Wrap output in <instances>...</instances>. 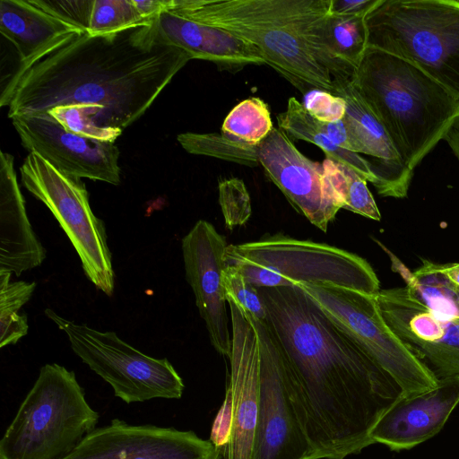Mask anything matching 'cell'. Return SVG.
Instances as JSON below:
<instances>
[{"instance_id":"obj_31","label":"cell","mask_w":459,"mask_h":459,"mask_svg":"<svg viewBox=\"0 0 459 459\" xmlns=\"http://www.w3.org/2000/svg\"><path fill=\"white\" fill-rule=\"evenodd\" d=\"M49 114L65 130L83 137L115 143L122 130L98 125L100 108L92 104H68L55 107Z\"/></svg>"},{"instance_id":"obj_24","label":"cell","mask_w":459,"mask_h":459,"mask_svg":"<svg viewBox=\"0 0 459 459\" xmlns=\"http://www.w3.org/2000/svg\"><path fill=\"white\" fill-rule=\"evenodd\" d=\"M382 247L391 259L392 269L420 302L437 313L459 317V286L447 278L439 264L423 260L421 266L411 272L395 255Z\"/></svg>"},{"instance_id":"obj_12","label":"cell","mask_w":459,"mask_h":459,"mask_svg":"<svg viewBox=\"0 0 459 459\" xmlns=\"http://www.w3.org/2000/svg\"><path fill=\"white\" fill-rule=\"evenodd\" d=\"M374 298L388 328L437 381L459 377V317L429 308L406 286Z\"/></svg>"},{"instance_id":"obj_7","label":"cell","mask_w":459,"mask_h":459,"mask_svg":"<svg viewBox=\"0 0 459 459\" xmlns=\"http://www.w3.org/2000/svg\"><path fill=\"white\" fill-rule=\"evenodd\" d=\"M224 259L256 288L310 283L368 295L380 290L377 276L364 258L324 243L275 236L228 245Z\"/></svg>"},{"instance_id":"obj_9","label":"cell","mask_w":459,"mask_h":459,"mask_svg":"<svg viewBox=\"0 0 459 459\" xmlns=\"http://www.w3.org/2000/svg\"><path fill=\"white\" fill-rule=\"evenodd\" d=\"M20 171L24 186L46 204L69 238L86 277L111 296L115 273L106 229L91 209L84 184L35 152L27 155Z\"/></svg>"},{"instance_id":"obj_10","label":"cell","mask_w":459,"mask_h":459,"mask_svg":"<svg viewBox=\"0 0 459 459\" xmlns=\"http://www.w3.org/2000/svg\"><path fill=\"white\" fill-rule=\"evenodd\" d=\"M297 285L398 383L404 395L420 394L437 385L438 381L388 328L374 295L333 284Z\"/></svg>"},{"instance_id":"obj_11","label":"cell","mask_w":459,"mask_h":459,"mask_svg":"<svg viewBox=\"0 0 459 459\" xmlns=\"http://www.w3.org/2000/svg\"><path fill=\"white\" fill-rule=\"evenodd\" d=\"M251 319L260 347V395L251 459H313L290 399L281 350L265 320Z\"/></svg>"},{"instance_id":"obj_26","label":"cell","mask_w":459,"mask_h":459,"mask_svg":"<svg viewBox=\"0 0 459 459\" xmlns=\"http://www.w3.org/2000/svg\"><path fill=\"white\" fill-rule=\"evenodd\" d=\"M362 15L329 13L325 40L331 53L357 69L368 48V30Z\"/></svg>"},{"instance_id":"obj_6","label":"cell","mask_w":459,"mask_h":459,"mask_svg":"<svg viewBox=\"0 0 459 459\" xmlns=\"http://www.w3.org/2000/svg\"><path fill=\"white\" fill-rule=\"evenodd\" d=\"M365 22L368 48L414 65L459 97V1L381 0Z\"/></svg>"},{"instance_id":"obj_32","label":"cell","mask_w":459,"mask_h":459,"mask_svg":"<svg viewBox=\"0 0 459 459\" xmlns=\"http://www.w3.org/2000/svg\"><path fill=\"white\" fill-rule=\"evenodd\" d=\"M219 203L227 228L245 224L252 209L248 191L243 180L229 178L219 183Z\"/></svg>"},{"instance_id":"obj_4","label":"cell","mask_w":459,"mask_h":459,"mask_svg":"<svg viewBox=\"0 0 459 459\" xmlns=\"http://www.w3.org/2000/svg\"><path fill=\"white\" fill-rule=\"evenodd\" d=\"M352 82L413 170L459 118V97L414 65L368 48Z\"/></svg>"},{"instance_id":"obj_13","label":"cell","mask_w":459,"mask_h":459,"mask_svg":"<svg viewBox=\"0 0 459 459\" xmlns=\"http://www.w3.org/2000/svg\"><path fill=\"white\" fill-rule=\"evenodd\" d=\"M231 324L230 377V434L223 459H251L260 395V347L251 317L226 293Z\"/></svg>"},{"instance_id":"obj_35","label":"cell","mask_w":459,"mask_h":459,"mask_svg":"<svg viewBox=\"0 0 459 459\" xmlns=\"http://www.w3.org/2000/svg\"><path fill=\"white\" fill-rule=\"evenodd\" d=\"M302 105L321 123L338 122L346 113V103L342 97L320 89H312L305 93Z\"/></svg>"},{"instance_id":"obj_8","label":"cell","mask_w":459,"mask_h":459,"mask_svg":"<svg viewBox=\"0 0 459 459\" xmlns=\"http://www.w3.org/2000/svg\"><path fill=\"white\" fill-rule=\"evenodd\" d=\"M45 314L67 335L74 352L126 403L181 398L183 380L167 359L141 352L114 332H100L76 324L49 308Z\"/></svg>"},{"instance_id":"obj_33","label":"cell","mask_w":459,"mask_h":459,"mask_svg":"<svg viewBox=\"0 0 459 459\" xmlns=\"http://www.w3.org/2000/svg\"><path fill=\"white\" fill-rule=\"evenodd\" d=\"M226 293L230 294L253 319H266V309L258 289L248 282L242 273L232 265H226L222 272Z\"/></svg>"},{"instance_id":"obj_3","label":"cell","mask_w":459,"mask_h":459,"mask_svg":"<svg viewBox=\"0 0 459 459\" xmlns=\"http://www.w3.org/2000/svg\"><path fill=\"white\" fill-rule=\"evenodd\" d=\"M331 0H173L169 10L219 28L255 48L265 65L305 94L333 92L356 68L327 48L325 23Z\"/></svg>"},{"instance_id":"obj_17","label":"cell","mask_w":459,"mask_h":459,"mask_svg":"<svg viewBox=\"0 0 459 459\" xmlns=\"http://www.w3.org/2000/svg\"><path fill=\"white\" fill-rule=\"evenodd\" d=\"M228 245L213 225L200 220L182 239L186 278L195 298L215 351L228 358L231 352L230 313L222 272Z\"/></svg>"},{"instance_id":"obj_20","label":"cell","mask_w":459,"mask_h":459,"mask_svg":"<svg viewBox=\"0 0 459 459\" xmlns=\"http://www.w3.org/2000/svg\"><path fill=\"white\" fill-rule=\"evenodd\" d=\"M333 94L345 100L344 118L365 147L367 155L376 159L372 164L377 178L374 186L378 195L406 197L413 170L402 160L385 128L366 104L352 80L333 81Z\"/></svg>"},{"instance_id":"obj_2","label":"cell","mask_w":459,"mask_h":459,"mask_svg":"<svg viewBox=\"0 0 459 459\" xmlns=\"http://www.w3.org/2000/svg\"><path fill=\"white\" fill-rule=\"evenodd\" d=\"M153 22L71 39L9 79L1 89V107H8L12 119L60 105L92 104L100 108V126L123 131L191 60L182 49L162 43Z\"/></svg>"},{"instance_id":"obj_19","label":"cell","mask_w":459,"mask_h":459,"mask_svg":"<svg viewBox=\"0 0 459 459\" xmlns=\"http://www.w3.org/2000/svg\"><path fill=\"white\" fill-rule=\"evenodd\" d=\"M158 39L178 48L191 59L214 63L221 71L237 73L249 65H265L253 46L219 28L206 25L171 10L160 13L154 20Z\"/></svg>"},{"instance_id":"obj_14","label":"cell","mask_w":459,"mask_h":459,"mask_svg":"<svg viewBox=\"0 0 459 459\" xmlns=\"http://www.w3.org/2000/svg\"><path fill=\"white\" fill-rule=\"evenodd\" d=\"M64 459H223L222 449L193 431L130 425L114 419L96 428Z\"/></svg>"},{"instance_id":"obj_37","label":"cell","mask_w":459,"mask_h":459,"mask_svg":"<svg viewBox=\"0 0 459 459\" xmlns=\"http://www.w3.org/2000/svg\"><path fill=\"white\" fill-rule=\"evenodd\" d=\"M381 0H331L330 13L342 15L366 16Z\"/></svg>"},{"instance_id":"obj_5","label":"cell","mask_w":459,"mask_h":459,"mask_svg":"<svg viewBox=\"0 0 459 459\" xmlns=\"http://www.w3.org/2000/svg\"><path fill=\"white\" fill-rule=\"evenodd\" d=\"M99 418L74 372L46 364L0 441V458L64 459Z\"/></svg>"},{"instance_id":"obj_28","label":"cell","mask_w":459,"mask_h":459,"mask_svg":"<svg viewBox=\"0 0 459 459\" xmlns=\"http://www.w3.org/2000/svg\"><path fill=\"white\" fill-rule=\"evenodd\" d=\"M273 128L268 105L258 97H251L230 111L221 133L247 144L259 145Z\"/></svg>"},{"instance_id":"obj_36","label":"cell","mask_w":459,"mask_h":459,"mask_svg":"<svg viewBox=\"0 0 459 459\" xmlns=\"http://www.w3.org/2000/svg\"><path fill=\"white\" fill-rule=\"evenodd\" d=\"M319 122V121H318ZM323 132L340 148L354 153L367 154L365 147L358 140L347 120L343 117L335 123H321Z\"/></svg>"},{"instance_id":"obj_23","label":"cell","mask_w":459,"mask_h":459,"mask_svg":"<svg viewBox=\"0 0 459 459\" xmlns=\"http://www.w3.org/2000/svg\"><path fill=\"white\" fill-rule=\"evenodd\" d=\"M277 124L281 131L290 138L303 140L318 146L325 158L342 162L356 170L367 182L377 184L371 161L358 153L338 147L321 129L315 119L295 97H290L286 110L277 116Z\"/></svg>"},{"instance_id":"obj_16","label":"cell","mask_w":459,"mask_h":459,"mask_svg":"<svg viewBox=\"0 0 459 459\" xmlns=\"http://www.w3.org/2000/svg\"><path fill=\"white\" fill-rule=\"evenodd\" d=\"M258 160L294 209L326 232L342 207L323 164L301 153L279 128H273L258 145Z\"/></svg>"},{"instance_id":"obj_1","label":"cell","mask_w":459,"mask_h":459,"mask_svg":"<svg viewBox=\"0 0 459 459\" xmlns=\"http://www.w3.org/2000/svg\"><path fill=\"white\" fill-rule=\"evenodd\" d=\"M257 289L313 459H345L374 444L370 432L402 387L300 287Z\"/></svg>"},{"instance_id":"obj_38","label":"cell","mask_w":459,"mask_h":459,"mask_svg":"<svg viewBox=\"0 0 459 459\" xmlns=\"http://www.w3.org/2000/svg\"><path fill=\"white\" fill-rule=\"evenodd\" d=\"M133 3L142 17L154 19L163 11L169 10L173 0H133Z\"/></svg>"},{"instance_id":"obj_21","label":"cell","mask_w":459,"mask_h":459,"mask_svg":"<svg viewBox=\"0 0 459 459\" xmlns=\"http://www.w3.org/2000/svg\"><path fill=\"white\" fill-rule=\"evenodd\" d=\"M46 250L29 221L14 158L0 154V272L20 276L42 264Z\"/></svg>"},{"instance_id":"obj_30","label":"cell","mask_w":459,"mask_h":459,"mask_svg":"<svg viewBox=\"0 0 459 459\" xmlns=\"http://www.w3.org/2000/svg\"><path fill=\"white\" fill-rule=\"evenodd\" d=\"M154 19L142 17L133 0H94L86 32L91 36L107 35L150 24Z\"/></svg>"},{"instance_id":"obj_15","label":"cell","mask_w":459,"mask_h":459,"mask_svg":"<svg viewBox=\"0 0 459 459\" xmlns=\"http://www.w3.org/2000/svg\"><path fill=\"white\" fill-rule=\"evenodd\" d=\"M12 123L22 144L60 171L77 178L120 183L119 150L115 143L70 133L48 113L16 116Z\"/></svg>"},{"instance_id":"obj_40","label":"cell","mask_w":459,"mask_h":459,"mask_svg":"<svg viewBox=\"0 0 459 459\" xmlns=\"http://www.w3.org/2000/svg\"><path fill=\"white\" fill-rule=\"evenodd\" d=\"M439 267L450 281L459 286V263L439 264Z\"/></svg>"},{"instance_id":"obj_27","label":"cell","mask_w":459,"mask_h":459,"mask_svg":"<svg viewBox=\"0 0 459 459\" xmlns=\"http://www.w3.org/2000/svg\"><path fill=\"white\" fill-rule=\"evenodd\" d=\"M11 274L0 272V348L15 344L27 334V316L17 312L30 300L36 288L35 281H11Z\"/></svg>"},{"instance_id":"obj_29","label":"cell","mask_w":459,"mask_h":459,"mask_svg":"<svg viewBox=\"0 0 459 459\" xmlns=\"http://www.w3.org/2000/svg\"><path fill=\"white\" fill-rule=\"evenodd\" d=\"M180 145L189 153L205 155L248 167L260 165L258 145L232 139L223 134L183 133L178 135Z\"/></svg>"},{"instance_id":"obj_39","label":"cell","mask_w":459,"mask_h":459,"mask_svg":"<svg viewBox=\"0 0 459 459\" xmlns=\"http://www.w3.org/2000/svg\"><path fill=\"white\" fill-rule=\"evenodd\" d=\"M454 155L459 162V118L455 120L446 134L444 136Z\"/></svg>"},{"instance_id":"obj_22","label":"cell","mask_w":459,"mask_h":459,"mask_svg":"<svg viewBox=\"0 0 459 459\" xmlns=\"http://www.w3.org/2000/svg\"><path fill=\"white\" fill-rule=\"evenodd\" d=\"M0 32L14 46L19 56L20 63L9 78L12 79L86 31L42 11L30 0H1Z\"/></svg>"},{"instance_id":"obj_34","label":"cell","mask_w":459,"mask_h":459,"mask_svg":"<svg viewBox=\"0 0 459 459\" xmlns=\"http://www.w3.org/2000/svg\"><path fill=\"white\" fill-rule=\"evenodd\" d=\"M94 0H34L32 4L42 11L87 31Z\"/></svg>"},{"instance_id":"obj_25","label":"cell","mask_w":459,"mask_h":459,"mask_svg":"<svg viewBox=\"0 0 459 459\" xmlns=\"http://www.w3.org/2000/svg\"><path fill=\"white\" fill-rule=\"evenodd\" d=\"M322 164L325 177L342 209L375 221L381 219L380 212L365 178L342 162L325 158Z\"/></svg>"},{"instance_id":"obj_41","label":"cell","mask_w":459,"mask_h":459,"mask_svg":"<svg viewBox=\"0 0 459 459\" xmlns=\"http://www.w3.org/2000/svg\"><path fill=\"white\" fill-rule=\"evenodd\" d=\"M0 459H2V458H0Z\"/></svg>"},{"instance_id":"obj_18","label":"cell","mask_w":459,"mask_h":459,"mask_svg":"<svg viewBox=\"0 0 459 459\" xmlns=\"http://www.w3.org/2000/svg\"><path fill=\"white\" fill-rule=\"evenodd\" d=\"M459 403V377L438 381L420 394L403 395L381 416L370 432L375 443L409 449L436 435Z\"/></svg>"}]
</instances>
